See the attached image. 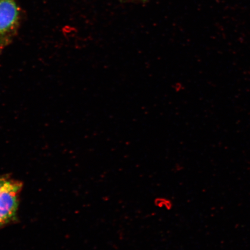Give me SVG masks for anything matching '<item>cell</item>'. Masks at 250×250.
<instances>
[{
  "label": "cell",
  "instance_id": "7a4b0ae2",
  "mask_svg": "<svg viewBox=\"0 0 250 250\" xmlns=\"http://www.w3.org/2000/svg\"><path fill=\"white\" fill-rule=\"evenodd\" d=\"M21 185L17 181L0 179V225L14 216Z\"/></svg>",
  "mask_w": 250,
  "mask_h": 250
},
{
  "label": "cell",
  "instance_id": "6da1fadb",
  "mask_svg": "<svg viewBox=\"0 0 250 250\" xmlns=\"http://www.w3.org/2000/svg\"><path fill=\"white\" fill-rule=\"evenodd\" d=\"M19 19L20 10L14 0H0V51L10 41Z\"/></svg>",
  "mask_w": 250,
  "mask_h": 250
}]
</instances>
